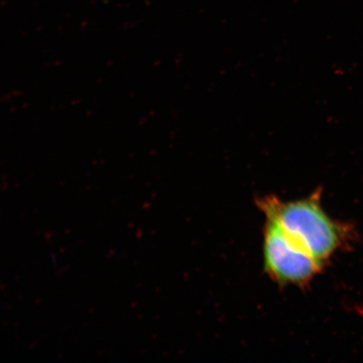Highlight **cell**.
Returning a JSON list of instances; mask_svg holds the SVG:
<instances>
[{"instance_id":"6da1fadb","label":"cell","mask_w":363,"mask_h":363,"mask_svg":"<svg viewBox=\"0 0 363 363\" xmlns=\"http://www.w3.org/2000/svg\"><path fill=\"white\" fill-rule=\"evenodd\" d=\"M322 189L306 198L284 201L275 196L257 199L266 219L276 222L295 242L325 266L335 254L351 246L355 230L331 218L321 203Z\"/></svg>"},{"instance_id":"7a4b0ae2","label":"cell","mask_w":363,"mask_h":363,"mask_svg":"<svg viewBox=\"0 0 363 363\" xmlns=\"http://www.w3.org/2000/svg\"><path fill=\"white\" fill-rule=\"evenodd\" d=\"M262 255L267 275L281 286L303 287L325 267L269 219L263 230Z\"/></svg>"}]
</instances>
